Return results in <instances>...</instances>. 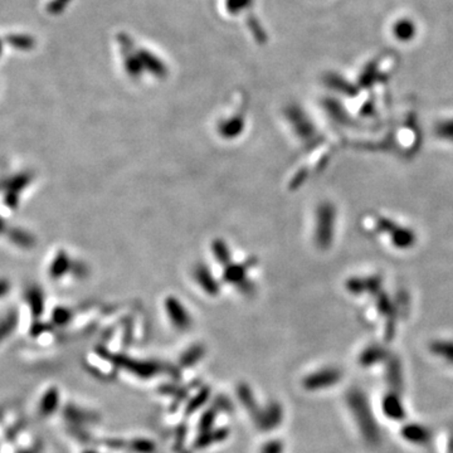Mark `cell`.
<instances>
[{"label": "cell", "instance_id": "obj_2", "mask_svg": "<svg viewBox=\"0 0 453 453\" xmlns=\"http://www.w3.org/2000/svg\"><path fill=\"white\" fill-rule=\"evenodd\" d=\"M340 376L341 375H340L338 370L329 369V370L319 372L316 374L308 376L306 381H305V384L310 389H320V388H327L329 386L335 384L340 379Z\"/></svg>", "mask_w": 453, "mask_h": 453}, {"label": "cell", "instance_id": "obj_4", "mask_svg": "<svg viewBox=\"0 0 453 453\" xmlns=\"http://www.w3.org/2000/svg\"><path fill=\"white\" fill-rule=\"evenodd\" d=\"M386 411H387L388 416H390L393 418L402 417L403 413H402V408L399 405V402L395 398L387 399L386 402Z\"/></svg>", "mask_w": 453, "mask_h": 453}, {"label": "cell", "instance_id": "obj_3", "mask_svg": "<svg viewBox=\"0 0 453 453\" xmlns=\"http://www.w3.org/2000/svg\"><path fill=\"white\" fill-rule=\"evenodd\" d=\"M405 435L411 441H424L426 437H427V432L424 431V428L414 426V427H409V428L405 429Z\"/></svg>", "mask_w": 453, "mask_h": 453}, {"label": "cell", "instance_id": "obj_1", "mask_svg": "<svg viewBox=\"0 0 453 453\" xmlns=\"http://www.w3.org/2000/svg\"><path fill=\"white\" fill-rule=\"evenodd\" d=\"M348 402L350 405L351 411H354L357 424L362 429V435L369 442H378L379 440V429L376 426L374 417L369 408L368 402L362 393L357 390H351L348 397Z\"/></svg>", "mask_w": 453, "mask_h": 453}, {"label": "cell", "instance_id": "obj_5", "mask_svg": "<svg viewBox=\"0 0 453 453\" xmlns=\"http://www.w3.org/2000/svg\"><path fill=\"white\" fill-rule=\"evenodd\" d=\"M435 353L442 357H445L446 360L453 364V345L441 344L435 348Z\"/></svg>", "mask_w": 453, "mask_h": 453}]
</instances>
